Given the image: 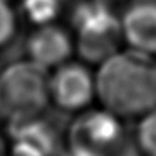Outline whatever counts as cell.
<instances>
[{
    "label": "cell",
    "instance_id": "cell-3",
    "mask_svg": "<svg viewBox=\"0 0 156 156\" xmlns=\"http://www.w3.org/2000/svg\"><path fill=\"white\" fill-rule=\"evenodd\" d=\"M71 22L78 32V51L85 60L104 62L118 52L123 40L121 19L100 0L78 3L71 12Z\"/></svg>",
    "mask_w": 156,
    "mask_h": 156
},
{
    "label": "cell",
    "instance_id": "cell-6",
    "mask_svg": "<svg viewBox=\"0 0 156 156\" xmlns=\"http://www.w3.org/2000/svg\"><path fill=\"white\" fill-rule=\"evenodd\" d=\"M49 90L56 104L63 110H78L90 101L93 81L83 66L77 63L65 65L49 82Z\"/></svg>",
    "mask_w": 156,
    "mask_h": 156
},
{
    "label": "cell",
    "instance_id": "cell-9",
    "mask_svg": "<svg viewBox=\"0 0 156 156\" xmlns=\"http://www.w3.org/2000/svg\"><path fill=\"white\" fill-rule=\"evenodd\" d=\"M137 145L145 156H156V107L141 116L137 129Z\"/></svg>",
    "mask_w": 156,
    "mask_h": 156
},
{
    "label": "cell",
    "instance_id": "cell-10",
    "mask_svg": "<svg viewBox=\"0 0 156 156\" xmlns=\"http://www.w3.org/2000/svg\"><path fill=\"white\" fill-rule=\"evenodd\" d=\"M15 12L8 0H0V45L12 38L15 33Z\"/></svg>",
    "mask_w": 156,
    "mask_h": 156
},
{
    "label": "cell",
    "instance_id": "cell-7",
    "mask_svg": "<svg viewBox=\"0 0 156 156\" xmlns=\"http://www.w3.org/2000/svg\"><path fill=\"white\" fill-rule=\"evenodd\" d=\"M26 51L32 60L43 67L62 63L71 52L67 32L55 25H40L26 41Z\"/></svg>",
    "mask_w": 156,
    "mask_h": 156
},
{
    "label": "cell",
    "instance_id": "cell-4",
    "mask_svg": "<svg viewBox=\"0 0 156 156\" xmlns=\"http://www.w3.org/2000/svg\"><path fill=\"white\" fill-rule=\"evenodd\" d=\"M67 116L60 112L10 121L8 133L14 138V156H58L60 152V132Z\"/></svg>",
    "mask_w": 156,
    "mask_h": 156
},
{
    "label": "cell",
    "instance_id": "cell-5",
    "mask_svg": "<svg viewBox=\"0 0 156 156\" xmlns=\"http://www.w3.org/2000/svg\"><path fill=\"white\" fill-rule=\"evenodd\" d=\"M121 27L130 48L156 58V2L141 0L126 7Z\"/></svg>",
    "mask_w": 156,
    "mask_h": 156
},
{
    "label": "cell",
    "instance_id": "cell-2",
    "mask_svg": "<svg viewBox=\"0 0 156 156\" xmlns=\"http://www.w3.org/2000/svg\"><path fill=\"white\" fill-rule=\"evenodd\" d=\"M49 82L45 67L34 62H18L0 76V116L16 121L45 110Z\"/></svg>",
    "mask_w": 156,
    "mask_h": 156
},
{
    "label": "cell",
    "instance_id": "cell-1",
    "mask_svg": "<svg viewBox=\"0 0 156 156\" xmlns=\"http://www.w3.org/2000/svg\"><path fill=\"white\" fill-rule=\"evenodd\" d=\"M96 92L110 112L121 118H141L156 107V58L130 49L101 63Z\"/></svg>",
    "mask_w": 156,
    "mask_h": 156
},
{
    "label": "cell",
    "instance_id": "cell-8",
    "mask_svg": "<svg viewBox=\"0 0 156 156\" xmlns=\"http://www.w3.org/2000/svg\"><path fill=\"white\" fill-rule=\"evenodd\" d=\"M25 15L36 25H47L60 12L63 0H22Z\"/></svg>",
    "mask_w": 156,
    "mask_h": 156
},
{
    "label": "cell",
    "instance_id": "cell-11",
    "mask_svg": "<svg viewBox=\"0 0 156 156\" xmlns=\"http://www.w3.org/2000/svg\"><path fill=\"white\" fill-rule=\"evenodd\" d=\"M0 156H4V143H3L2 137H0Z\"/></svg>",
    "mask_w": 156,
    "mask_h": 156
}]
</instances>
